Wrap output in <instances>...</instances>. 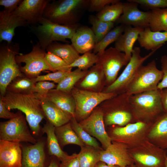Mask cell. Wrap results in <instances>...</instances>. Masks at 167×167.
I'll return each instance as SVG.
<instances>
[{
	"instance_id": "1",
	"label": "cell",
	"mask_w": 167,
	"mask_h": 167,
	"mask_svg": "<svg viewBox=\"0 0 167 167\" xmlns=\"http://www.w3.org/2000/svg\"><path fill=\"white\" fill-rule=\"evenodd\" d=\"M0 98L9 110L17 109L25 114L32 134L36 139L42 137L44 133L40 123L45 117L40 96L36 93L23 94L6 91Z\"/></svg>"
},
{
	"instance_id": "2",
	"label": "cell",
	"mask_w": 167,
	"mask_h": 167,
	"mask_svg": "<svg viewBox=\"0 0 167 167\" xmlns=\"http://www.w3.org/2000/svg\"><path fill=\"white\" fill-rule=\"evenodd\" d=\"M50 2L45 8L43 18L56 24L74 26L76 25L83 10L88 7L90 0H60Z\"/></svg>"
},
{
	"instance_id": "3",
	"label": "cell",
	"mask_w": 167,
	"mask_h": 167,
	"mask_svg": "<svg viewBox=\"0 0 167 167\" xmlns=\"http://www.w3.org/2000/svg\"><path fill=\"white\" fill-rule=\"evenodd\" d=\"M130 101L135 122L152 123L164 112L158 89L130 95Z\"/></svg>"
},
{
	"instance_id": "4",
	"label": "cell",
	"mask_w": 167,
	"mask_h": 167,
	"mask_svg": "<svg viewBox=\"0 0 167 167\" xmlns=\"http://www.w3.org/2000/svg\"><path fill=\"white\" fill-rule=\"evenodd\" d=\"M130 96L126 92L118 95L105 101V111H103L105 125L123 126L129 123L135 122Z\"/></svg>"
},
{
	"instance_id": "5",
	"label": "cell",
	"mask_w": 167,
	"mask_h": 167,
	"mask_svg": "<svg viewBox=\"0 0 167 167\" xmlns=\"http://www.w3.org/2000/svg\"><path fill=\"white\" fill-rule=\"evenodd\" d=\"M39 23L40 24L33 28V30L44 50L54 42H67L66 39H71L78 27L77 25L67 26L56 24L43 18Z\"/></svg>"
},
{
	"instance_id": "6",
	"label": "cell",
	"mask_w": 167,
	"mask_h": 167,
	"mask_svg": "<svg viewBox=\"0 0 167 167\" xmlns=\"http://www.w3.org/2000/svg\"><path fill=\"white\" fill-rule=\"evenodd\" d=\"M71 93L75 103V118L81 121L87 118L101 103L118 95L113 92H93L75 87Z\"/></svg>"
},
{
	"instance_id": "7",
	"label": "cell",
	"mask_w": 167,
	"mask_h": 167,
	"mask_svg": "<svg viewBox=\"0 0 167 167\" xmlns=\"http://www.w3.org/2000/svg\"><path fill=\"white\" fill-rule=\"evenodd\" d=\"M163 73L158 69L155 60L146 65H141L128 85L126 93L131 95L157 89Z\"/></svg>"
},
{
	"instance_id": "8",
	"label": "cell",
	"mask_w": 167,
	"mask_h": 167,
	"mask_svg": "<svg viewBox=\"0 0 167 167\" xmlns=\"http://www.w3.org/2000/svg\"><path fill=\"white\" fill-rule=\"evenodd\" d=\"M128 152L137 167H166L167 150L147 140Z\"/></svg>"
},
{
	"instance_id": "9",
	"label": "cell",
	"mask_w": 167,
	"mask_h": 167,
	"mask_svg": "<svg viewBox=\"0 0 167 167\" xmlns=\"http://www.w3.org/2000/svg\"><path fill=\"white\" fill-rule=\"evenodd\" d=\"M152 123L136 122L123 126H116L112 129L109 135L112 141L122 143L128 149L133 148L147 140Z\"/></svg>"
},
{
	"instance_id": "10",
	"label": "cell",
	"mask_w": 167,
	"mask_h": 167,
	"mask_svg": "<svg viewBox=\"0 0 167 167\" xmlns=\"http://www.w3.org/2000/svg\"><path fill=\"white\" fill-rule=\"evenodd\" d=\"M17 45L10 44L1 46L0 49V92L1 96L6 91L10 83L16 78L23 75L15 57L20 54Z\"/></svg>"
},
{
	"instance_id": "11",
	"label": "cell",
	"mask_w": 167,
	"mask_h": 167,
	"mask_svg": "<svg viewBox=\"0 0 167 167\" xmlns=\"http://www.w3.org/2000/svg\"><path fill=\"white\" fill-rule=\"evenodd\" d=\"M15 118L0 122V140L34 144L37 139L30 131L26 118L19 110Z\"/></svg>"
},
{
	"instance_id": "12",
	"label": "cell",
	"mask_w": 167,
	"mask_h": 167,
	"mask_svg": "<svg viewBox=\"0 0 167 167\" xmlns=\"http://www.w3.org/2000/svg\"><path fill=\"white\" fill-rule=\"evenodd\" d=\"M157 50L152 51L148 55L142 57L139 47L134 48L131 57L125 68L112 84L107 86L103 92L114 93L117 95L126 93L130 83L135 76L139 68L144 62Z\"/></svg>"
},
{
	"instance_id": "13",
	"label": "cell",
	"mask_w": 167,
	"mask_h": 167,
	"mask_svg": "<svg viewBox=\"0 0 167 167\" xmlns=\"http://www.w3.org/2000/svg\"><path fill=\"white\" fill-rule=\"evenodd\" d=\"M38 42L33 46L32 51L29 53L23 54H20L16 56L17 63H25L24 66H19L21 72L27 76L34 79L39 75L40 73L45 71L52 70L45 59L46 54Z\"/></svg>"
},
{
	"instance_id": "14",
	"label": "cell",
	"mask_w": 167,
	"mask_h": 167,
	"mask_svg": "<svg viewBox=\"0 0 167 167\" xmlns=\"http://www.w3.org/2000/svg\"><path fill=\"white\" fill-rule=\"evenodd\" d=\"M98 55L99 59L96 64L102 66L105 76V83L108 86L115 81L120 70L126 66L129 61L125 54L115 47H110Z\"/></svg>"
},
{
	"instance_id": "15",
	"label": "cell",
	"mask_w": 167,
	"mask_h": 167,
	"mask_svg": "<svg viewBox=\"0 0 167 167\" xmlns=\"http://www.w3.org/2000/svg\"><path fill=\"white\" fill-rule=\"evenodd\" d=\"M21 167H47L50 161L48 153L46 138L42 137L34 144L21 143Z\"/></svg>"
},
{
	"instance_id": "16",
	"label": "cell",
	"mask_w": 167,
	"mask_h": 167,
	"mask_svg": "<svg viewBox=\"0 0 167 167\" xmlns=\"http://www.w3.org/2000/svg\"><path fill=\"white\" fill-rule=\"evenodd\" d=\"M79 123L86 131L100 142L104 150L111 144L112 139L105 129L102 109H96L87 118Z\"/></svg>"
},
{
	"instance_id": "17",
	"label": "cell",
	"mask_w": 167,
	"mask_h": 167,
	"mask_svg": "<svg viewBox=\"0 0 167 167\" xmlns=\"http://www.w3.org/2000/svg\"><path fill=\"white\" fill-rule=\"evenodd\" d=\"M100 161L109 165L121 167H128L134 164L126 146L122 143L114 141H112L106 149L101 151Z\"/></svg>"
},
{
	"instance_id": "18",
	"label": "cell",
	"mask_w": 167,
	"mask_h": 167,
	"mask_svg": "<svg viewBox=\"0 0 167 167\" xmlns=\"http://www.w3.org/2000/svg\"><path fill=\"white\" fill-rule=\"evenodd\" d=\"M49 0H24L12 13L28 24L39 23L43 18L44 11Z\"/></svg>"
},
{
	"instance_id": "19",
	"label": "cell",
	"mask_w": 167,
	"mask_h": 167,
	"mask_svg": "<svg viewBox=\"0 0 167 167\" xmlns=\"http://www.w3.org/2000/svg\"><path fill=\"white\" fill-rule=\"evenodd\" d=\"M128 2L123 3L122 13L115 22L126 26H133L135 27L145 28L149 27L150 11H140L138 8V4Z\"/></svg>"
},
{
	"instance_id": "20",
	"label": "cell",
	"mask_w": 167,
	"mask_h": 167,
	"mask_svg": "<svg viewBox=\"0 0 167 167\" xmlns=\"http://www.w3.org/2000/svg\"><path fill=\"white\" fill-rule=\"evenodd\" d=\"M21 143L0 140V167H21Z\"/></svg>"
},
{
	"instance_id": "21",
	"label": "cell",
	"mask_w": 167,
	"mask_h": 167,
	"mask_svg": "<svg viewBox=\"0 0 167 167\" xmlns=\"http://www.w3.org/2000/svg\"><path fill=\"white\" fill-rule=\"evenodd\" d=\"M27 22L12 13L4 10L0 11V41H6L10 44L15 35V29L26 26Z\"/></svg>"
},
{
	"instance_id": "22",
	"label": "cell",
	"mask_w": 167,
	"mask_h": 167,
	"mask_svg": "<svg viewBox=\"0 0 167 167\" xmlns=\"http://www.w3.org/2000/svg\"><path fill=\"white\" fill-rule=\"evenodd\" d=\"M150 142L167 150V113L164 112L152 123L147 137Z\"/></svg>"
},
{
	"instance_id": "23",
	"label": "cell",
	"mask_w": 167,
	"mask_h": 167,
	"mask_svg": "<svg viewBox=\"0 0 167 167\" xmlns=\"http://www.w3.org/2000/svg\"><path fill=\"white\" fill-rule=\"evenodd\" d=\"M144 28L126 25L124 32L115 42L114 47L124 53L129 62L132 56L134 44Z\"/></svg>"
},
{
	"instance_id": "24",
	"label": "cell",
	"mask_w": 167,
	"mask_h": 167,
	"mask_svg": "<svg viewBox=\"0 0 167 167\" xmlns=\"http://www.w3.org/2000/svg\"><path fill=\"white\" fill-rule=\"evenodd\" d=\"M42 108L45 119L55 127L63 125L70 122L72 117L45 97L41 96Z\"/></svg>"
},
{
	"instance_id": "25",
	"label": "cell",
	"mask_w": 167,
	"mask_h": 167,
	"mask_svg": "<svg viewBox=\"0 0 167 167\" xmlns=\"http://www.w3.org/2000/svg\"><path fill=\"white\" fill-rule=\"evenodd\" d=\"M71 40V44L79 54L90 52L96 44L92 29L86 26L78 27Z\"/></svg>"
},
{
	"instance_id": "26",
	"label": "cell",
	"mask_w": 167,
	"mask_h": 167,
	"mask_svg": "<svg viewBox=\"0 0 167 167\" xmlns=\"http://www.w3.org/2000/svg\"><path fill=\"white\" fill-rule=\"evenodd\" d=\"M137 40L140 46L146 49L157 50L167 42V32L153 31L146 27L140 33Z\"/></svg>"
},
{
	"instance_id": "27",
	"label": "cell",
	"mask_w": 167,
	"mask_h": 167,
	"mask_svg": "<svg viewBox=\"0 0 167 167\" xmlns=\"http://www.w3.org/2000/svg\"><path fill=\"white\" fill-rule=\"evenodd\" d=\"M45 97L72 117L75 118V103L71 93L54 88L49 91Z\"/></svg>"
},
{
	"instance_id": "28",
	"label": "cell",
	"mask_w": 167,
	"mask_h": 167,
	"mask_svg": "<svg viewBox=\"0 0 167 167\" xmlns=\"http://www.w3.org/2000/svg\"><path fill=\"white\" fill-rule=\"evenodd\" d=\"M55 127L46 121L42 127V131L47 135L46 147L48 154L50 156H55L61 161L68 155L62 150L59 143L55 134Z\"/></svg>"
},
{
	"instance_id": "29",
	"label": "cell",
	"mask_w": 167,
	"mask_h": 167,
	"mask_svg": "<svg viewBox=\"0 0 167 167\" xmlns=\"http://www.w3.org/2000/svg\"><path fill=\"white\" fill-rule=\"evenodd\" d=\"M46 50L62 58L69 66L80 56L72 44L54 42L47 47Z\"/></svg>"
},
{
	"instance_id": "30",
	"label": "cell",
	"mask_w": 167,
	"mask_h": 167,
	"mask_svg": "<svg viewBox=\"0 0 167 167\" xmlns=\"http://www.w3.org/2000/svg\"><path fill=\"white\" fill-rule=\"evenodd\" d=\"M55 132L62 148L70 144L76 145L80 147L86 145L72 129L70 122L60 126L55 127Z\"/></svg>"
},
{
	"instance_id": "31",
	"label": "cell",
	"mask_w": 167,
	"mask_h": 167,
	"mask_svg": "<svg viewBox=\"0 0 167 167\" xmlns=\"http://www.w3.org/2000/svg\"><path fill=\"white\" fill-rule=\"evenodd\" d=\"M84 78L80 85L86 90L97 88L105 80L102 68L100 65L97 64L92 67Z\"/></svg>"
},
{
	"instance_id": "32",
	"label": "cell",
	"mask_w": 167,
	"mask_h": 167,
	"mask_svg": "<svg viewBox=\"0 0 167 167\" xmlns=\"http://www.w3.org/2000/svg\"><path fill=\"white\" fill-rule=\"evenodd\" d=\"M36 83L24 74L13 79L8 85L6 91L15 93L31 94L35 92Z\"/></svg>"
},
{
	"instance_id": "33",
	"label": "cell",
	"mask_w": 167,
	"mask_h": 167,
	"mask_svg": "<svg viewBox=\"0 0 167 167\" xmlns=\"http://www.w3.org/2000/svg\"><path fill=\"white\" fill-rule=\"evenodd\" d=\"M78 154L80 167H95L100 161V150L95 148L85 145L81 147Z\"/></svg>"
},
{
	"instance_id": "34",
	"label": "cell",
	"mask_w": 167,
	"mask_h": 167,
	"mask_svg": "<svg viewBox=\"0 0 167 167\" xmlns=\"http://www.w3.org/2000/svg\"><path fill=\"white\" fill-rule=\"evenodd\" d=\"M149 27L153 31L167 32V8L155 9L150 11Z\"/></svg>"
},
{
	"instance_id": "35",
	"label": "cell",
	"mask_w": 167,
	"mask_h": 167,
	"mask_svg": "<svg viewBox=\"0 0 167 167\" xmlns=\"http://www.w3.org/2000/svg\"><path fill=\"white\" fill-rule=\"evenodd\" d=\"M126 25L120 24L110 31L99 42L95 44L93 53L99 54L111 44L115 42L124 32Z\"/></svg>"
},
{
	"instance_id": "36",
	"label": "cell",
	"mask_w": 167,
	"mask_h": 167,
	"mask_svg": "<svg viewBox=\"0 0 167 167\" xmlns=\"http://www.w3.org/2000/svg\"><path fill=\"white\" fill-rule=\"evenodd\" d=\"M123 12V3L120 1L105 6L99 11L96 17L101 20L107 22H115Z\"/></svg>"
},
{
	"instance_id": "37",
	"label": "cell",
	"mask_w": 167,
	"mask_h": 167,
	"mask_svg": "<svg viewBox=\"0 0 167 167\" xmlns=\"http://www.w3.org/2000/svg\"><path fill=\"white\" fill-rule=\"evenodd\" d=\"M88 71L77 68L70 72L57 85L56 89L68 93H71L76 83L83 78Z\"/></svg>"
},
{
	"instance_id": "38",
	"label": "cell",
	"mask_w": 167,
	"mask_h": 167,
	"mask_svg": "<svg viewBox=\"0 0 167 167\" xmlns=\"http://www.w3.org/2000/svg\"><path fill=\"white\" fill-rule=\"evenodd\" d=\"M89 19L92 25L91 29L94 35L96 44L99 42L114 26V23L102 21L94 15L90 16Z\"/></svg>"
},
{
	"instance_id": "39",
	"label": "cell",
	"mask_w": 167,
	"mask_h": 167,
	"mask_svg": "<svg viewBox=\"0 0 167 167\" xmlns=\"http://www.w3.org/2000/svg\"><path fill=\"white\" fill-rule=\"evenodd\" d=\"M72 129L80 140L86 145L103 150L96 139L86 131L78 122L75 118L72 117L70 121Z\"/></svg>"
},
{
	"instance_id": "40",
	"label": "cell",
	"mask_w": 167,
	"mask_h": 167,
	"mask_svg": "<svg viewBox=\"0 0 167 167\" xmlns=\"http://www.w3.org/2000/svg\"><path fill=\"white\" fill-rule=\"evenodd\" d=\"M99 56L97 54L90 52L86 53L80 56L69 66L71 68L76 67L83 71H87L97 62Z\"/></svg>"
},
{
	"instance_id": "41",
	"label": "cell",
	"mask_w": 167,
	"mask_h": 167,
	"mask_svg": "<svg viewBox=\"0 0 167 167\" xmlns=\"http://www.w3.org/2000/svg\"><path fill=\"white\" fill-rule=\"evenodd\" d=\"M45 59L53 72L57 71L70 72L71 67L66 62L60 57L49 52L46 53Z\"/></svg>"
},
{
	"instance_id": "42",
	"label": "cell",
	"mask_w": 167,
	"mask_h": 167,
	"mask_svg": "<svg viewBox=\"0 0 167 167\" xmlns=\"http://www.w3.org/2000/svg\"><path fill=\"white\" fill-rule=\"evenodd\" d=\"M71 71H57L49 73L45 75H38L32 79L35 83L40 81H52L58 84Z\"/></svg>"
},
{
	"instance_id": "43",
	"label": "cell",
	"mask_w": 167,
	"mask_h": 167,
	"mask_svg": "<svg viewBox=\"0 0 167 167\" xmlns=\"http://www.w3.org/2000/svg\"><path fill=\"white\" fill-rule=\"evenodd\" d=\"M152 10L167 8V0H128Z\"/></svg>"
},
{
	"instance_id": "44",
	"label": "cell",
	"mask_w": 167,
	"mask_h": 167,
	"mask_svg": "<svg viewBox=\"0 0 167 167\" xmlns=\"http://www.w3.org/2000/svg\"><path fill=\"white\" fill-rule=\"evenodd\" d=\"M57 85L54 82L48 81H40L36 83L35 92L39 96L45 97L50 90L56 88Z\"/></svg>"
},
{
	"instance_id": "45",
	"label": "cell",
	"mask_w": 167,
	"mask_h": 167,
	"mask_svg": "<svg viewBox=\"0 0 167 167\" xmlns=\"http://www.w3.org/2000/svg\"><path fill=\"white\" fill-rule=\"evenodd\" d=\"M119 1L120 0H90L88 6L89 11L91 12H99L106 6Z\"/></svg>"
},
{
	"instance_id": "46",
	"label": "cell",
	"mask_w": 167,
	"mask_h": 167,
	"mask_svg": "<svg viewBox=\"0 0 167 167\" xmlns=\"http://www.w3.org/2000/svg\"><path fill=\"white\" fill-rule=\"evenodd\" d=\"M161 71L163 76L161 80L159 83L157 89L162 90L167 88V56L164 55L161 58Z\"/></svg>"
},
{
	"instance_id": "47",
	"label": "cell",
	"mask_w": 167,
	"mask_h": 167,
	"mask_svg": "<svg viewBox=\"0 0 167 167\" xmlns=\"http://www.w3.org/2000/svg\"><path fill=\"white\" fill-rule=\"evenodd\" d=\"M60 167H80L78 154L68 155L61 161Z\"/></svg>"
},
{
	"instance_id": "48",
	"label": "cell",
	"mask_w": 167,
	"mask_h": 167,
	"mask_svg": "<svg viewBox=\"0 0 167 167\" xmlns=\"http://www.w3.org/2000/svg\"><path fill=\"white\" fill-rule=\"evenodd\" d=\"M22 0H0V5L3 6V10L9 13H12L22 1Z\"/></svg>"
},
{
	"instance_id": "49",
	"label": "cell",
	"mask_w": 167,
	"mask_h": 167,
	"mask_svg": "<svg viewBox=\"0 0 167 167\" xmlns=\"http://www.w3.org/2000/svg\"><path fill=\"white\" fill-rule=\"evenodd\" d=\"M18 112L14 113L11 112L6 107L0 98V118L10 120L17 117Z\"/></svg>"
},
{
	"instance_id": "50",
	"label": "cell",
	"mask_w": 167,
	"mask_h": 167,
	"mask_svg": "<svg viewBox=\"0 0 167 167\" xmlns=\"http://www.w3.org/2000/svg\"><path fill=\"white\" fill-rule=\"evenodd\" d=\"M161 97L164 111L167 113V88L161 90Z\"/></svg>"
},
{
	"instance_id": "51",
	"label": "cell",
	"mask_w": 167,
	"mask_h": 167,
	"mask_svg": "<svg viewBox=\"0 0 167 167\" xmlns=\"http://www.w3.org/2000/svg\"><path fill=\"white\" fill-rule=\"evenodd\" d=\"M60 161L54 156H50V161L47 167H60Z\"/></svg>"
},
{
	"instance_id": "52",
	"label": "cell",
	"mask_w": 167,
	"mask_h": 167,
	"mask_svg": "<svg viewBox=\"0 0 167 167\" xmlns=\"http://www.w3.org/2000/svg\"><path fill=\"white\" fill-rule=\"evenodd\" d=\"M95 167H121L116 165H108L106 163L100 161L96 165Z\"/></svg>"
},
{
	"instance_id": "53",
	"label": "cell",
	"mask_w": 167,
	"mask_h": 167,
	"mask_svg": "<svg viewBox=\"0 0 167 167\" xmlns=\"http://www.w3.org/2000/svg\"><path fill=\"white\" fill-rule=\"evenodd\" d=\"M128 167H137L134 164H133L130 166H128Z\"/></svg>"
},
{
	"instance_id": "54",
	"label": "cell",
	"mask_w": 167,
	"mask_h": 167,
	"mask_svg": "<svg viewBox=\"0 0 167 167\" xmlns=\"http://www.w3.org/2000/svg\"><path fill=\"white\" fill-rule=\"evenodd\" d=\"M166 167H167V157L166 158L165 163Z\"/></svg>"
}]
</instances>
